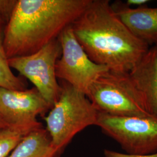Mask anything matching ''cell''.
<instances>
[{
	"mask_svg": "<svg viewBox=\"0 0 157 157\" xmlns=\"http://www.w3.org/2000/svg\"><path fill=\"white\" fill-rule=\"evenodd\" d=\"M17 0H0V19L8 22L17 4Z\"/></svg>",
	"mask_w": 157,
	"mask_h": 157,
	"instance_id": "cell-14",
	"label": "cell"
},
{
	"mask_svg": "<svg viewBox=\"0 0 157 157\" xmlns=\"http://www.w3.org/2000/svg\"><path fill=\"white\" fill-rule=\"evenodd\" d=\"M155 45H157V43H156V44H155Z\"/></svg>",
	"mask_w": 157,
	"mask_h": 157,
	"instance_id": "cell-18",
	"label": "cell"
},
{
	"mask_svg": "<svg viewBox=\"0 0 157 157\" xmlns=\"http://www.w3.org/2000/svg\"><path fill=\"white\" fill-rule=\"evenodd\" d=\"M50 109L35 87L24 90L0 87V113L9 126L40 124L37 116L44 115Z\"/></svg>",
	"mask_w": 157,
	"mask_h": 157,
	"instance_id": "cell-8",
	"label": "cell"
},
{
	"mask_svg": "<svg viewBox=\"0 0 157 157\" xmlns=\"http://www.w3.org/2000/svg\"><path fill=\"white\" fill-rule=\"evenodd\" d=\"M58 40L62 52L56 63V78L87 96L91 84L109 69L90 59L76 39L71 26L62 32Z\"/></svg>",
	"mask_w": 157,
	"mask_h": 157,
	"instance_id": "cell-7",
	"label": "cell"
},
{
	"mask_svg": "<svg viewBox=\"0 0 157 157\" xmlns=\"http://www.w3.org/2000/svg\"><path fill=\"white\" fill-rule=\"evenodd\" d=\"M115 13L131 32L150 47L157 43V7L132 8L126 2L111 3Z\"/></svg>",
	"mask_w": 157,
	"mask_h": 157,
	"instance_id": "cell-9",
	"label": "cell"
},
{
	"mask_svg": "<svg viewBox=\"0 0 157 157\" xmlns=\"http://www.w3.org/2000/svg\"><path fill=\"white\" fill-rule=\"evenodd\" d=\"M104 157H157V152L147 155H132L107 149L104 150Z\"/></svg>",
	"mask_w": 157,
	"mask_h": 157,
	"instance_id": "cell-15",
	"label": "cell"
},
{
	"mask_svg": "<svg viewBox=\"0 0 157 157\" xmlns=\"http://www.w3.org/2000/svg\"><path fill=\"white\" fill-rule=\"evenodd\" d=\"M58 39L52 41L31 55L8 59L10 67L29 79L51 108L58 101L61 92L56 73V63L61 55Z\"/></svg>",
	"mask_w": 157,
	"mask_h": 157,
	"instance_id": "cell-6",
	"label": "cell"
},
{
	"mask_svg": "<svg viewBox=\"0 0 157 157\" xmlns=\"http://www.w3.org/2000/svg\"><path fill=\"white\" fill-rule=\"evenodd\" d=\"M42 126L40 123L22 126H8L0 130V157H8L26 135Z\"/></svg>",
	"mask_w": 157,
	"mask_h": 157,
	"instance_id": "cell-13",
	"label": "cell"
},
{
	"mask_svg": "<svg viewBox=\"0 0 157 157\" xmlns=\"http://www.w3.org/2000/svg\"><path fill=\"white\" fill-rule=\"evenodd\" d=\"M0 20H1V19H0Z\"/></svg>",
	"mask_w": 157,
	"mask_h": 157,
	"instance_id": "cell-19",
	"label": "cell"
},
{
	"mask_svg": "<svg viewBox=\"0 0 157 157\" xmlns=\"http://www.w3.org/2000/svg\"><path fill=\"white\" fill-rule=\"evenodd\" d=\"M6 24L0 20V87L14 90L26 89L24 80L12 72L3 45Z\"/></svg>",
	"mask_w": 157,
	"mask_h": 157,
	"instance_id": "cell-12",
	"label": "cell"
},
{
	"mask_svg": "<svg viewBox=\"0 0 157 157\" xmlns=\"http://www.w3.org/2000/svg\"><path fill=\"white\" fill-rule=\"evenodd\" d=\"M61 86L58 101L43 117L45 129L58 154L76 135L96 124L98 112L83 93L65 82Z\"/></svg>",
	"mask_w": 157,
	"mask_h": 157,
	"instance_id": "cell-3",
	"label": "cell"
},
{
	"mask_svg": "<svg viewBox=\"0 0 157 157\" xmlns=\"http://www.w3.org/2000/svg\"><path fill=\"white\" fill-rule=\"evenodd\" d=\"M148 2L149 1L148 0H128L126 4L128 6L132 7L134 6L137 7H140L144 6V5L147 4Z\"/></svg>",
	"mask_w": 157,
	"mask_h": 157,
	"instance_id": "cell-16",
	"label": "cell"
},
{
	"mask_svg": "<svg viewBox=\"0 0 157 157\" xmlns=\"http://www.w3.org/2000/svg\"><path fill=\"white\" fill-rule=\"evenodd\" d=\"M87 97L98 112L115 116L153 118L129 73L108 71L91 84Z\"/></svg>",
	"mask_w": 157,
	"mask_h": 157,
	"instance_id": "cell-4",
	"label": "cell"
},
{
	"mask_svg": "<svg viewBox=\"0 0 157 157\" xmlns=\"http://www.w3.org/2000/svg\"><path fill=\"white\" fill-rule=\"evenodd\" d=\"M91 0H17L6 25L3 45L8 59L31 55L58 39Z\"/></svg>",
	"mask_w": 157,
	"mask_h": 157,
	"instance_id": "cell-2",
	"label": "cell"
},
{
	"mask_svg": "<svg viewBox=\"0 0 157 157\" xmlns=\"http://www.w3.org/2000/svg\"><path fill=\"white\" fill-rule=\"evenodd\" d=\"M8 126H9L6 123V121H4V119H3L1 113H0V130L4 129Z\"/></svg>",
	"mask_w": 157,
	"mask_h": 157,
	"instance_id": "cell-17",
	"label": "cell"
},
{
	"mask_svg": "<svg viewBox=\"0 0 157 157\" xmlns=\"http://www.w3.org/2000/svg\"><path fill=\"white\" fill-rule=\"evenodd\" d=\"M129 76L143 95L148 112L157 119V46L150 47Z\"/></svg>",
	"mask_w": 157,
	"mask_h": 157,
	"instance_id": "cell-10",
	"label": "cell"
},
{
	"mask_svg": "<svg viewBox=\"0 0 157 157\" xmlns=\"http://www.w3.org/2000/svg\"><path fill=\"white\" fill-rule=\"evenodd\" d=\"M71 27L90 59L113 72L129 73L150 47L118 18L109 0H91Z\"/></svg>",
	"mask_w": 157,
	"mask_h": 157,
	"instance_id": "cell-1",
	"label": "cell"
},
{
	"mask_svg": "<svg viewBox=\"0 0 157 157\" xmlns=\"http://www.w3.org/2000/svg\"><path fill=\"white\" fill-rule=\"evenodd\" d=\"M95 125L116 141L126 154L147 155L157 152V119L98 112Z\"/></svg>",
	"mask_w": 157,
	"mask_h": 157,
	"instance_id": "cell-5",
	"label": "cell"
},
{
	"mask_svg": "<svg viewBox=\"0 0 157 157\" xmlns=\"http://www.w3.org/2000/svg\"><path fill=\"white\" fill-rule=\"evenodd\" d=\"M47 130L43 126L26 135L8 157H57Z\"/></svg>",
	"mask_w": 157,
	"mask_h": 157,
	"instance_id": "cell-11",
	"label": "cell"
}]
</instances>
